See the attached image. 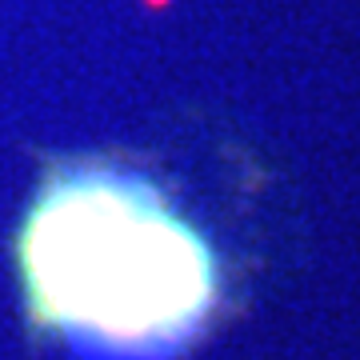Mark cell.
<instances>
[{
  "label": "cell",
  "mask_w": 360,
  "mask_h": 360,
  "mask_svg": "<svg viewBox=\"0 0 360 360\" xmlns=\"http://www.w3.org/2000/svg\"><path fill=\"white\" fill-rule=\"evenodd\" d=\"M32 309L101 352L153 356L200 328L217 264L153 184L112 168L68 172L37 196L20 236Z\"/></svg>",
  "instance_id": "cell-1"
}]
</instances>
